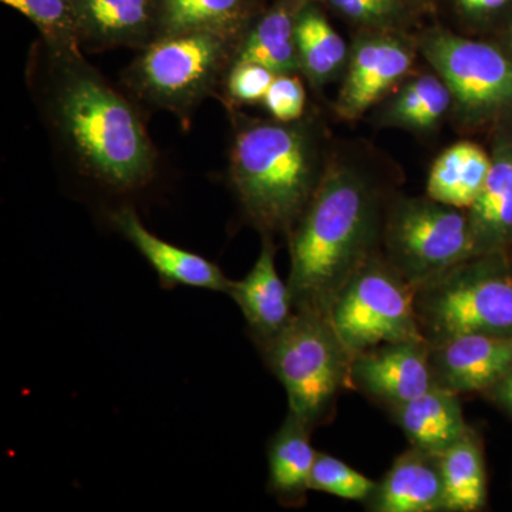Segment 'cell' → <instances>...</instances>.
<instances>
[{
    "instance_id": "cell-9",
    "label": "cell",
    "mask_w": 512,
    "mask_h": 512,
    "mask_svg": "<svg viewBox=\"0 0 512 512\" xmlns=\"http://www.w3.org/2000/svg\"><path fill=\"white\" fill-rule=\"evenodd\" d=\"M423 53L464 113L487 116L512 106V63L495 47L434 32Z\"/></svg>"
},
{
    "instance_id": "cell-25",
    "label": "cell",
    "mask_w": 512,
    "mask_h": 512,
    "mask_svg": "<svg viewBox=\"0 0 512 512\" xmlns=\"http://www.w3.org/2000/svg\"><path fill=\"white\" fill-rule=\"evenodd\" d=\"M453 94L443 79L421 76L413 80L390 104L389 117L402 126L427 130L450 109Z\"/></svg>"
},
{
    "instance_id": "cell-32",
    "label": "cell",
    "mask_w": 512,
    "mask_h": 512,
    "mask_svg": "<svg viewBox=\"0 0 512 512\" xmlns=\"http://www.w3.org/2000/svg\"><path fill=\"white\" fill-rule=\"evenodd\" d=\"M484 393L493 397L495 403L500 404L512 413V370L500 382L495 383L491 389Z\"/></svg>"
},
{
    "instance_id": "cell-33",
    "label": "cell",
    "mask_w": 512,
    "mask_h": 512,
    "mask_svg": "<svg viewBox=\"0 0 512 512\" xmlns=\"http://www.w3.org/2000/svg\"><path fill=\"white\" fill-rule=\"evenodd\" d=\"M511 37H512V30H511Z\"/></svg>"
},
{
    "instance_id": "cell-26",
    "label": "cell",
    "mask_w": 512,
    "mask_h": 512,
    "mask_svg": "<svg viewBox=\"0 0 512 512\" xmlns=\"http://www.w3.org/2000/svg\"><path fill=\"white\" fill-rule=\"evenodd\" d=\"M15 9L39 30L47 45L80 49L69 0H0Z\"/></svg>"
},
{
    "instance_id": "cell-10",
    "label": "cell",
    "mask_w": 512,
    "mask_h": 512,
    "mask_svg": "<svg viewBox=\"0 0 512 512\" xmlns=\"http://www.w3.org/2000/svg\"><path fill=\"white\" fill-rule=\"evenodd\" d=\"M431 346L424 338L380 343L352 356L349 389L392 410L416 399L434 384Z\"/></svg>"
},
{
    "instance_id": "cell-6",
    "label": "cell",
    "mask_w": 512,
    "mask_h": 512,
    "mask_svg": "<svg viewBox=\"0 0 512 512\" xmlns=\"http://www.w3.org/2000/svg\"><path fill=\"white\" fill-rule=\"evenodd\" d=\"M491 256H471L416 289L417 320L430 346L470 333L512 335V274Z\"/></svg>"
},
{
    "instance_id": "cell-23",
    "label": "cell",
    "mask_w": 512,
    "mask_h": 512,
    "mask_svg": "<svg viewBox=\"0 0 512 512\" xmlns=\"http://www.w3.org/2000/svg\"><path fill=\"white\" fill-rule=\"evenodd\" d=\"M444 512H476L487 504L483 447L473 427L440 454Z\"/></svg>"
},
{
    "instance_id": "cell-14",
    "label": "cell",
    "mask_w": 512,
    "mask_h": 512,
    "mask_svg": "<svg viewBox=\"0 0 512 512\" xmlns=\"http://www.w3.org/2000/svg\"><path fill=\"white\" fill-rule=\"evenodd\" d=\"M275 254L274 238L264 237L251 271L241 281H232L227 293L241 309L249 338L259 353L278 338L295 315L288 281L276 271Z\"/></svg>"
},
{
    "instance_id": "cell-2",
    "label": "cell",
    "mask_w": 512,
    "mask_h": 512,
    "mask_svg": "<svg viewBox=\"0 0 512 512\" xmlns=\"http://www.w3.org/2000/svg\"><path fill=\"white\" fill-rule=\"evenodd\" d=\"M379 225L372 187L348 167H329L288 235L295 312L329 318L339 293L377 254Z\"/></svg>"
},
{
    "instance_id": "cell-4",
    "label": "cell",
    "mask_w": 512,
    "mask_h": 512,
    "mask_svg": "<svg viewBox=\"0 0 512 512\" xmlns=\"http://www.w3.org/2000/svg\"><path fill=\"white\" fill-rule=\"evenodd\" d=\"M242 39L207 30L158 37L124 70V89L138 104L168 111L188 127L195 110L220 94Z\"/></svg>"
},
{
    "instance_id": "cell-11",
    "label": "cell",
    "mask_w": 512,
    "mask_h": 512,
    "mask_svg": "<svg viewBox=\"0 0 512 512\" xmlns=\"http://www.w3.org/2000/svg\"><path fill=\"white\" fill-rule=\"evenodd\" d=\"M430 367L440 389L487 392L512 370V335L470 333L431 346Z\"/></svg>"
},
{
    "instance_id": "cell-28",
    "label": "cell",
    "mask_w": 512,
    "mask_h": 512,
    "mask_svg": "<svg viewBox=\"0 0 512 512\" xmlns=\"http://www.w3.org/2000/svg\"><path fill=\"white\" fill-rule=\"evenodd\" d=\"M275 76L272 70L262 64L235 60L222 83L221 100L228 110L244 104L262 103Z\"/></svg>"
},
{
    "instance_id": "cell-21",
    "label": "cell",
    "mask_w": 512,
    "mask_h": 512,
    "mask_svg": "<svg viewBox=\"0 0 512 512\" xmlns=\"http://www.w3.org/2000/svg\"><path fill=\"white\" fill-rule=\"evenodd\" d=\"M493 160L474 143L454 144L431 167L427 195L431 200L468 210L483 190Z\"/></svg>"
},
{
    "instance_id": "cell-31",
    "label": "cell",
    "mask_w": 512,
    "mask_h": 512,
    "mask_svg": "<svg viewBox=\"0 0 512 512\" xmlns=\"http://www.w3.org/2000/svg\"><path fill=\"white\" fill-rule=\"evenodd\" d=\"M510 0H457L458 8L470 16H483L503 8Z\"/></svg>"
},
{
    "instance_id": "cell-1",
    "label": "cell",
    "mask_w": 512,
    "mask_h": 512,
    "mask_svg": "<svg viewBox=\"0 0 512 512\" xmlns=\"http://www.w3.org/2000/svg\"><path fill=\"white\" fill-rule=\"evenodd\" d=\"M28 84L64 168L103 197L130 200L157 178L160 157L138 103L84 59L37 40Z\"/></svg>"
},
{
    "instance_id": "cell-22",
    "label": "cell",
    "mask_w": 512,
    "mask_h": 512,
    "mask_svg": "<svg viewBox=\"0 0 512 512\" xmlns=\"http://www.w3.org/2000/svg\"><path fill=\"white\" fill-rule=\"evenodd\" d=\"M467 215L476 255L495 252L512 237V154L493 161Z\"/></svg>"
},
{
    "instance_id": "cell-12",
    "label": "cell",
    "mask_w": 512,
    "mask_h": 512,
    "mask_svg": "<svg viewBox=\"0 0 512 512\" xmlns=\"http://www.w3.org/2000/svg\"><path fill=\"white\" fill-rule=\"evenodd\" d=\"M111 227L130 242L140 255L157 272L160 284L165 289L177 286L205 289V291L228 293L232 279L222 272L220 266L195 252L177 247L157 237L141 222L133 205L124 204L110 211Z\"/></svg>"
},
{
    "instance_id": "cell-17",
    "label": "cell",
    "mask_w": 512,
    "mask_h": 512,
    "mask_svg": "<svg viewBox=\"0 0 512 512\" xmlns=\"http://www.w3.org/2000/svg\"><path fill=\"white\" fill-rule=\"evenodd\" d=\"M312 430L288 412L266 447L268 493L285 508H302L311 491L318 451L312 446Z\"/></svg>"
},
{
    "instance_id": "cell-24",
    "label": "cell",
    "mask_w": 512,
    "mask_h": 512,
    "mask_svg": "<svg viewBox=\"0 0 512 512\" xmlns=\"http://www.w3.org/2000/svg\"><path fill=\"white\" fill-rule=\"evenodd\" d=\"M295 40L299 70L305 73L313 87L328 83L345 63V42L315 0H311L299 15Z\"/></svg>"
},
{
    "instance_id": "cell-15",
    "label": "cell",
    "mask_w": 512,
    "mask_h": 512,
    "mask_svg": "<svg viewBox=\"0 0 512 512\" xmlns=\"http://www.w3.org/2000/svg\"><path fill=\"white\" fill-rule=\"evenodd\" d=\"M413 57L399 40L373 37L357 45L336 103L340 116L357 119L412 69Z\"/></svg>"
},
{
    "instance_id": "cell-29",
    "label": "cell",
    "mask_w": 512,
    "mask_h": 512,
    "mask_svg": "<svg viewBox=\"0 0 512 512\" xmlns=\"http://www.w3.org/2000/svg\"><path fill=\"white\" fill-rule=\"evenodd\" d=\"M262 104L272 120L281 123L302 120L306 107L303 84L293 76V73L276 74Z\"/></svg>"
},
{
    "instance_id": "cell-20",
    "label": "cell",
    "mask_w": 512,
    "mask_h": 512,
    "mask_svg": "<svg viewBox=\"0 0 512 512\" xmlns=\"http://www.w3.org/2000/svg\"><path fill=\"white\" fill-rule=\"evenodd\" d=\"M262 12L261 0H160L158 37L198 30L244 37Z\"/></svg>"
},
{
    "instance_id": "cell-8",
    "label": "cell",
    "mask_w": 512,
    "mask_h": 512,
    "mask_svg": "<svg viewBox=\"0 0 512 512\" xmlns=\"http://www.w3.org/2000/svg\"><path fill=\"white\" fill-rule=\"evenodd\" d=\"M383 237L384 259L416 289L476 255L467 210L431 198L399 202Z\"/></svg>"
},
{
    "instance_id": "cell-5",
    "label": "cell",
    "mask_w": 512,
    "mask_h": 512,
    "mask_svg": "<svg viewBox=\"0 0 512 512\" xmlns=\"http://www.w3.org/2000/svg\"><path fill=\"white\" fill-rule=\"evenodd\" d=\"M261 356L284 386L289 412L312 430L333 420L340 394L349 389L352 355L328 316L295 312Z\"/></svg>"
},
{
    "instance_id": "cell-18",
    "label": "cell",
    "mask_w": 512,
    "mask_h": 512,
    "mask_svg": "<svg viewBox=\"0 0 512 512\" xmlns=\"http://www.w3.org/2000/svg\"><path fill=\"white\" fill-rule=\"evenodd\" d=\"M389 412L406 434L410 446L431 453H443L470 427L464 419L458 394L437 386Z\"/></svg>"
},
{
    "instance_id": "cell-30",
    "label": "cell",
    "mask_w": 512,
    "mask_h": 512,
    "mask_svg": "<svg viewBox=\"0 0 512 512\" xmlns=\"http://www.w3.org/2000/svg\"><path fill=\"white\" fill-rule=\"evenodd\" d=\"M340 15L366 23L387 25L402 16V0H325Z\"/></svg>"
},
{
    "instance_id": "cell-27",
    "label": "cell",
    "mask_w": 512,
    "mask_h": 512,
    "mask_svg": "<svg viewBox=\"0 0 512 512\" xmlns=\"http://www.w3.org/2000/svg\"><path fill=\"white\" fill-rule=\"evenodd\" d=\"M376 484L377 481L363 476L340 458L318 451L312 471V491L365 504L375 491Z\"/></svg>"
},
{
    "instance_id": "cell-16",
    "label": "cell",
    "mask_w": 512,
    "mask_h": 512,
    "mask_svg": "<svg viewBox=\"0 0 512 512\" xmlns=\"http://www.w3.org/2000/svg\"><path fill=\"white\" fill-rule=\"evenodd\" d=\"M363 505L372 512H444L440 454L410 446Z\"/></svg>"
},
{
    "instance_id": "cell-3",
    "label": "cell",
    "mask_w": 512,
    "mask_h": 512,
    "mask_svg": "<svg viewBox=\"0 0 512 512\" xmlns=\"http://www.w3.org/2000/svg\"><path fill=\"white\" fill-rule=\"evenodd\" d=\"M228 180L245 220L262 237L288 238L322 174L312 128L302 120H255L229 110Z\"/></svg>"
},
{
    "instance_id": "cell-13",
    "label": "cell",
    "mask_w": 512,
    "mask_h": 512,
    "mask_svg": "<svg viewBox=\"0 0 512 512\" xmlns=\"http://www.w3.org/2000/svg\"><path fill=\"white\" fill-rule=\"evenodd\" d=\"M82 49L141 50L158 37L160 0H69Z\"/></svg>"
},
{
    "instance_id": "cell-7",
    "label": "cell",
    "mask_w": 512,
    "mask_h": 512,
    "mask_svg": "<svg viewBox=\"0 0 512 512\" xmlns=\"http://www.w3.org/2000/svg\"><path fill=\"white\" fill-rule=\"evenodd\" d=\"M350 355L380 343L423 338L416 313V288L382 255L353 275L329 313Z\"/></svg>"
},
{
    "instance_id": "cell-19",
    "label": "cell",
    "mask_w": 512,
    "mask_h": 512,
    "mask_svg": "<svg viewBox=\"0 0 512 512\" xmlns=\"http://www.w3.org/2000/svg\"><path fill=\"white\" fill-rule=\"evenodd\" d=\"M309 2L311 0H275L274 5L249 26L237 60L262 64L275 74L299 72L296 22Z\"/></svg>"
}]
</instances>
